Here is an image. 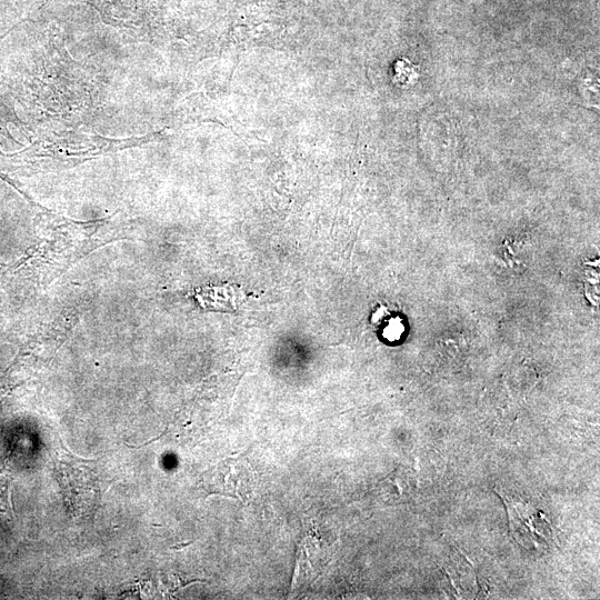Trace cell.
<instances>
[{
  "label": "cell",
  "mask_w": 600,
  "mask_h": 600,
  "mask_svg": "<svg viewBox=\"0 0 600 600\" xmlns=\"http://www.w3.org/2000/svg\"><path fill=\"white\" fill-rule=\"evenodd\" d=\"M58 453L57 477L69 512L77 519H86L94 513L100 500L97 478L84 461L71 456L69 451Z\"/></svg>",
  "instance_id": "1"
},
{
  "label": "cell",
  "mask_w": 600,
  "mask_h": 600,
  "mask_svg": "<svg viewBox=\"0 0 600 600\" xmlns=\"http://www.w3.org/2000/svg\"><path fill=\"white\" fill-rule=\"evenodd\" d=\"M496 491L506 504L510 531L519 544L529 550H543L557 541L554 529L542 511Z\"/></svg>",
  "instance_id": "2"
}]
</instances>
